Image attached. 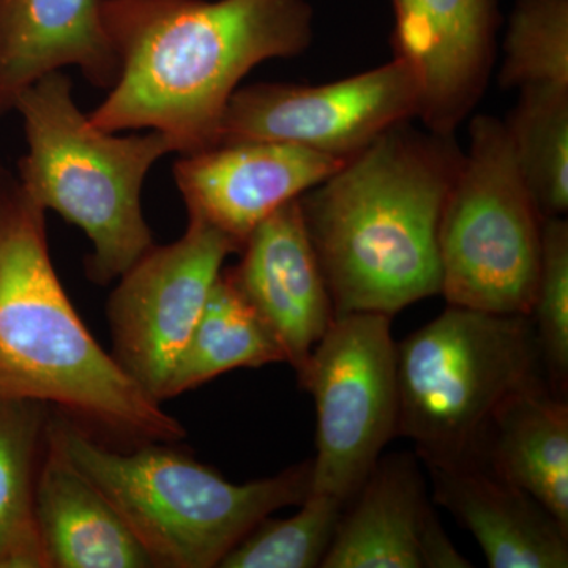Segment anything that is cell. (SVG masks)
<instances>
[{"label": "cell", "instance_id": "obj_1", "mask_svg": "<svg viewBox=\"0 0 568 568\" xmlns=\"http://www.w3.org/2000/svg\"><path fill=\"white\" fill-rule=\"evenodd\" d=\"M102 24L119 77L89 119L162 132L181 155L219 144L250 71L301 55L315 36L306 0H102Z\"/></svg>", "mask_w": 568, "mask_h": 568}, {"label": "cell", "instance_id": "obj_2", "mask_svg": "<svg viewBox=\"0 0 568 568\" xmlns=\"http://www.w3.org/2000/svg\"><path fill=\"white\" fill-rule=\"evenodd\" d=\"M409 122L392 126L301 196L335 317H392L440 294L437 231L463 151L454 136Z\"/></svg>", "mask_w": 568, "mask_h": 568}, {"label": "cell", "instance_id": "obj_3", "mask_svg": "<svg viewBox=\"0 0 568 568\" xmlns=\"http://www.w3.org/2000/svg\"><path fill=\"white\" fill-rule=\"evenodd\" d=\"M43 209L0 168V399H29L138 443H175L178 418L99 345L52 265Z\"/></svg>", "mask_w": 568, "mask_h": 568}, {"label": "cell", "instance_id": "obj_4", "mask_svg": "<svg viewBox=\"0 0 568 568\" xmlns=\"http://www.w3.org/2000/svg\"><path fill=\"white\" fill-rule=\"evenodd\" d=\"M48 436L110 499L155 567H220L272 511L301 506L312 489V459L233 484L166 443L123 454L61 417L50 418Z\"/></svg>", "mask_w": 568, "mask_h": 568}, {"label": "cell", "instance_id": "obj_5", "mask_svg": "<svg viewBox=\"0 0 568 568\" xmlns=\"http://www.w3.org/2000/svg\"><path fill=\"white\" fill-rule=\"evenodd\" d=\"M13 111L28 142L18 162L21 185L43 211L58 212L88 235L89 280L114 282L155 245L142 186L153 164L178 152L174 142L155 130L130 136L100 130L74 103L62 70L22 91Z\"/></svg>", "mask_w": 568, "mask_h": 568}, {"label": "cell", "instance_id": "obj_6", "mask_svg": "<svg viewBox=\"0 0 568 568\" xmlns=\"http://www.w3.org/2000/svg\"><path fill=\"white\" fill-rule=\"evenodd\" d=\"M540 364L529 316L448 305L396 345V436L424 463L477 457L497 407L541 381Z\"/></svg>", "mask_w": 568, "mask_h": 568}, {"label": "cell", "instance_id": "obj_7", "mask_svg": "<svg viewBox=\"0 0 568 568\" xmlns=\"http://www.w3.org/2000/svg\"><path fill=\"white\" fill-rule=\"evenodd\" d=\"M544 216L523 181L506 125L469 123V144L440 213L437 248L447 305L529 316L536 298Z\"/></svg>", "mask_w": 568, "mask_h": 568}, {"label": "cell", "instance_id": "obj_8", "mask_svg": "<svg viewBox=\"0 0 568 568\" xmlns=\"http://www.w3.org/2000/svg\"><path fill=\"white\" fill-rule=\"evenodd\" d=\"M390 316H336L297 379L316 405L310 493L346 506L398 428L396 345Z\"/></svg>", "mask_w": 568, "mask_h": 568}, {"label": "cell", "instance_id": "obj_9", "mask_svg": "<svg viewBox=\"0 0 568 568\" xmlns=\"http://www.w3.org/2000/svg\"><path fill=\"white\" fill-rule=\"evenodd\" d=\"M239 252L222 231L189 216L179 241L153 245L119 276L106 306L112 357L156 402H163L168 379L203 315L224 260Z\"/></svg>", "mask_w": 568, "mask_h": 568}, {"label": "cell", "instance_id": "obj_10", "mask_svg": "<svg viewBox=\"0 0 568 568\" xmlns=\"http://www.w3.org/2000/svg\"><path fill=\"white\" fill-rule=\"evenodd\" d=\"M418 108L416 77L398 58L327 84L256 82L234 92L219 144L275 141L349 159Z\"/></svg>", "mask_w": 568, "mask_h": 568}, {"label": "cell", "instance_id": "obj_11", "mask_svg": "<svg viewBox=\"0 0 568 568\" xmlns=\"http://www.w3.org/2000/svg\"><path fill=\"white\" fill-rule=\"evenodd\" d=\"M394 58L416 77L418 119L454 136L480 102L496 58L499 0H390Z\"/></svg>", "mask_w": 568, "mask_h": 568}, {"label": "cell", "instance_id": "obj_12", "mask_svg": "<svg viewBox=\"0 0 568 568\" xmlns=\"http://www.w3.org/2000/svg\"><path fill=\"white\" fill-rule=\"evenodd\" d=\"M345 162L284 142H226L181 155L174 179L189 216L222 231L242 248L257 224Z\"/></svg>", "mask_w": 568, "mask_h": 568}, {"label": "cell", "instance_id": "obj_13", "mask_svg": "<svg viewBox=\"0 0 568 568\" xmlns=\"http://www.w3.org/2000/svg\"><path fill=\"white\" fill-rule=\"evenodd\" d=\"M239 253V264L224 274L267 325L298 375L335 320L301 197L257 224Z\"/></svg>", "mask_w": 568, "mask_h": 568}, {"label": "cell", "instance_id": "obj_14", "mask_svg": "<svg viewBox=\"0 0 568 568\" xmlns=\"http://www.w3.org/2000/svg\"><path fill=\"white\" fill-rule=\"evenodd\" d=\"M435 500L480 545L493 568H567L568 529L478 457L425 463Z\"/></svg>", "mask_w": 568, "mask_h": 568}, {"label": "cell", "instance_id": "obj_15", "mask_svg": "<svg viewBox=\"0 0 568 568\" xmlns=\"http://www.w3.org/2000/svg\"><path fill=\"white\" fill-rule=\"evenodd\" d=\"M77 67L111 89L119 61L102 24V0H0V118L47 74Z\"/></svg>", "mask_w": 568, "mask_h": 568}, {"label": "cell", "instance_id": "obj_16", "mask_svg": "<svg viewBox=\"0 0 568 568\" xmlns=\"http://www.w3.org/2000/svg\"><path fill=\"white\" fill-rule=\"evenodd\" d=\"M36 517L50 568L155 567L110 499L50 436L37 477Z\"/></svg>", "mask_w": 568, "mask_h": 568}, {"label": "cell", "instance_id": "obj_17", "mask_svg": "<svg viewBox=\"0 0 568 568\" xmlns=\"http://www.w3.org/2000/svg\"><path fill=\"white\" fill-rule=\"evenodd\" d=\"M432 511L418 457L379 458L343 508L321 567L422 568V532Z\"/></svg>", "mask_w": 568, "mask_h": 568}, {"label": "cell", "instance_id": "obj_18", "mask_svg": "<svg viewBox=\"0 0 568 568\" xmlns=\"http://www.w3.org/2000/svg\"><path fill=\"white\" fill-rule=\"evenodd\" d=\"M504 480L525 489L568 529V405L541 381L508 396L477 455Z\"/></svg>", "mask_w": 568, "mask_h": 568}, {"label": "cell", "instance_id": "obj_19", "mask_svg": "<svg viewBox=\"0 0 568 568\" xmlns=\"http://www.w3.org/2000/svg\"><path fill=\"white\" fill-rule=\"evenodd\" d=\"M47 409L29 399H0V568H50L36 517Z\"/></svg>", "mask_w": 568, "mask_h": 568}, {"label": "cell", "instance_id": "obj_20", "mask_svg": "<svg viewBox=\"0 0 568 568\" xmlns=\"http://www.w3.org/2000/svg\"><path fill=\"white\" fill-rule=\"evenodd\" d=\"M278 362H286L282 346L222 271L175 362L163 402L235 368H260Z\"/></svg>", "mask_w": 568, "mask_h": 568}, {"label": "cell", "instance_id": "obj_21", "mask_svg": "<svg viewBox=\"0 0 568 568\" xmlns=\"http://www.w3.org/2000/svg\"><path fill=\"white\" fill-rule=\"evenodd\" d=\"M523 181L545 219L568 211V88L519 91L504 121Z\"/></svg>", "mask_w": 568, "mask_h": 568}, {"label": "cell", "instance_id": "obj_22", "mask_svg": "<svg viewBox=\"0 0 568 568\" xmlns=\"http://www.w3.org/2000/svg\"><path fill=\"white\" fill-rule=\"evenodd\" d=\"M503 52V88H568V0H517Z\"/></svg>", "mask_w": 568, "mask_h": 568}, {"label": "cell", "instance_id": "obj_23", "mask_svg": "<svg viewBox=\"0 0 568 568\" xmlns=\"http://www.w3.org/2000/svg\"><path fill=\"white\" fill-rule=\"evenodd\" d=\"M334 497L310 493L301 510L284 519L265 518L222 560L223 568L321 567L343 514Z\"/></svg>", "mask_w": 568, "mask_h": 568}, {"label": "cell", "instance_id": "obj_24", "mask_svg": "<svg viewBox=\"0 0 568 568\" xmlns=\"http://www.w3.org/2000/svg\"><path fill=\"white\" fill-rule=\"evenodd\" d=\"M541 362L552 392L566 396L568 384V223L566 216L544 220L536 298L530 310Z\"/></svg>", "mask_w": 568, "mask_h": 568}, {"label": "cell", "instance_id": "obj_25", "mask_svg": "<svg viewBox=\"0 0 568 568\" xmlns=\"http://www.w3.org/2000/svg\"><path fill=\"white\" fill-rule=\"evenodd\" d=\"M422 568H469V562L444 532L435 510L426 519L420 541Z\"/></svg>", "mask_w": 568, "mask_h": 568}]
</instances>
